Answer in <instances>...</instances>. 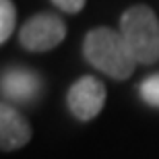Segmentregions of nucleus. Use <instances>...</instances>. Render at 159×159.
I'll return each instance as SVG.
<instances>
[{
  "instance_id": "nucleus-8",
  "label": "nucleus",
  "mask_w": 159,
  "mask_h": 159,
  "mask_svg": "<svg viewBox=\"0 0 159 159\" xmlns=\"http://www.w3.org/2000/svg\"><path fill=\"white\" fill-rule=\"evenodd\" d=\"M141 97L147 101L149 106L159 107V75H153V77H147L141 83Z\"/></svg>"
},
{
  "instance_id": "nucleus-3",
  "label": "nucleus",
  "mask_w": 159,
  "mask_h": 159,
  "mask_svg": "<svg viewBox=\"0 0 159 159\" xmlns=\"http://www.w3.org/2000/svg\"><path fill=\"white\" fill-rule=\"evenodd\" d=\"M66 37V25L56 15L43 12L31 17L21 27V46L29 52H48Z\"/></svg>"
},
{
  "instance_id": "nucleus-7",
  "label": "nucleus",
  "mask_w": 159,
  "mask_h": 159,
  "mask_svg": "<svg viewBox=\"0 0 159 159\" xmlns=\"http://www.w3.org/2000/svg\"><path fill=\"white\" fill-rule=\"evenodd\" d=\"M15 21H17V11L12 0H0V41L4 43L11 37L15 29Z\"/></svg>"
},
{
  "instance_id": "nucleus-2",
  "label": "nucleus",
  "mask_w": 159,
  "mask_h": 159,
  "mask_svg": "<svg viewBox=\"0 0 159 159\" xmlns=\"http://www.w3.org/2000/svg\"><path fill=\"white\" fill-rule=\"evenodd\" d=\"M120 33L132 56L141 64H153L159 58V19L149 6H130L120 19Z\"/></svg>"
},
{
  "instance_id": "nucleus-9",
  "label": "nucleus",
  "mask_w": 159,
  "mask_h": 159,
  "mask_svg": "<svg viewBox=\"0 0 159 159\" xmlns=\"http://www.w3.org/2000/svg\"><path fill=\"white\" fill-rule=\"evenodd\" d=\"M52 2L64 12H79L85 6V0H52Z\"/></svg>"
},
{
  "instance_id": "nucleus-1",
  "label": "nucleus",
  "mask_w": 159,
  "mask_h": 159,
  "mask_svg": "<svg viewBox=\"0 0 159 159\" xmlns=\"http://www.w3.org/2000/svg\"><path fill=\"white\" fill-rule=\"evenodd\" d=\"M83 52L91 66L118 81L128 79L134 72V66L139 64L122 33L107 27H97L89 31L83 43Z\"/></svg>"
},
{
  "instance_id": "nucleus-6",
  "label": "nucleus",
  "mask_w": 159,
  "mask_h": 159,
  "mask_svg": "<svg viewBox=\"0 0 159 159\" xmlns=\"http://www.w3.org/2000/svg\"><path fill=\"white\" fill-rule=\"evenodd\" d=\"M2 91L6 97L17 101H29L33 99L39 91V79L31 70H23V68H12V70L4 72L2 77Z\"/></svg>"
},
{
  "instance_id": "nucleus-4",
  "label": "nucleus",
  "mask_w": 159,
  "mask_h": 159,
  "mask_svg": "<svg viewBox=\"0 0 159 159\" xmlns=\"http://www.w3.org/2000/svg\"><path fill=\"white\" fill-rule=\"evenodd\" d=\"M106 103V87L95 77H81L68 91V107L79 120H91Z\"/></svg>"
},
{
  "instance_id": "nucleus-5",
  "label": "nucleus",
  "mask_w": 159,
  "mask_h": 159,
  "mask_svg": "<svg viewBox=\"0 0 159 159\" xmlns=\"http://www.w3.org/2000/svg\"><path fill=\"white\" fill-rule=\"evenodd\" d=\"M31 139V126L23 116L2 103L0 107V143L4 151H15V149L23 147L25 143H29Z\"/></svg>"
}]
</instances>
